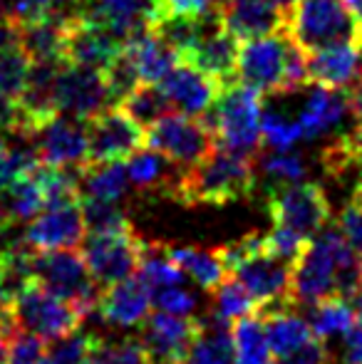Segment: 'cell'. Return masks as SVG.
<instances>
[{
    "mask_svg": "<svg viewBox=\"0 0 362 364\" xmlns=\"http://www.w3.org/2000/svg\"><path fill=\"white\" fill-rule=\"evenodd\" d=\"M258 156L218 144L203 161L183 168L171 198L183 206H226L256 188Z\"/></svg>",
    "mask_w": 362,
    "mask_h": 364,
    "instance_id": "6da1fadb",
    "label": "cell"
},
{
    "mask_svg": "<svg viewBox=\"0 0 362 364\" xmlns=\"http://www.w3.org/2000/svg\"><path fill=\"white\" fill-rule=\"evenodd\" d=\"M360 260L355 250L350 248L348 238L340 230V225H328L318 230L315 238H310L305 253L293 263L290 273V297L295 305H315L325 297L338 295L335 292V275L343 265Z\"/></svg>",
    "mask_w": 362,
    "mask_h": 364,
    "instance_id": "7a4b0ae2",
    "label": "cell"
},
{
    "mask_svg": "<svg viewBox=\"0 0 362 364\" xmlns=\"http://www.w3.org/2000/svg\"><path fill=\"white\" fill-rule=\"evenodd\" d=\"M263 95L251 90L243 82H228L223 85L213 107L198 119L218 136V144L233 149V151L258 156L263 141L261 117H263Z\"/></svg>",
    "mask_w": 362,
    "mask_h": 364,
    "instance_id": "3957f363",
    "label": "cell"
},
{
    "mask_svg": "<svg viewBox=\"0 0 362 364\" xmlns=\"http://www.w3.org/2000/svg\"><path fill=\"white\" fill-rule=\"evenodd\" d=\"M283 33L310 55L340 43L362 45V20L345 0H298Z\"/></svg>",
    "mask_w": 362,
    "mask_h": 364,
    "instance_id": "277c9868",
    "label": "cell"
},
{
    "mask_svg": "<svg viewBox=\"0 0 362 364\" xmlns=\"http://www.w3.org/2000/svg\"><path fill=\"white\" fill-rule=\"evenodd\" d=\"M33 278L50 292L73 302L82 317L97 312L105 292V288L92 278L80 248L33 250Z\"/></svg>",
    "mask_w": 362,
    "mask_h": 364,
    "instance_id": "5b68a950",
    "label": "cell"
},
{
    "mask_svg": "<svg viewBox=\"0 0 362 364\" xmlns=\"http://www.w3.org/2000/svg\"><path fill=\"white\" fill-rule=\"evenodd\" d=\"M144 248L147 240L137 233L134 225L112 230V233H87L80 245L92 278L102 288H110L139 273Z\"/></svg>",
    "mask_w": 362,
    "mask_h": 364,
    "instance_id": "8992f818",
    "label": "cell"
},
{
    "mask_svg": "<svg viewBox=\"0 0 362 364\" xmlns=\"http://www.w3.org/2000/svg\"><path fill=\"white\" fill-rule=\"evenodd\" d=\"M147 146L188 168L218 146V136L198 117L169 112L147 129Z\"/></svg>",
    "mask_w": 362,
    "mask_h": 364,
    "instance_id": "52a82bcc",
    "label": "cell"
},
{
    "mask_svg": "<svg viewBox=\"0 0 362 364\" xmlns=\"http://www.w3.org/2000/svg\"><path fill=\"white\" fill-rule=\"evenodd\" d=\"M13 310L20 330L33 332V335L43 337L45 342L78 330L85 320L73 302L50 292L38 280L28 283L18 292V297L13 300Z\"/></svg>",
    "mask_w": 362,
    "mask_h": 364,
    "instance_id": "ba28073f",
    "label": "cell"
},
{
    "mask_svg": "<svg viewBox=\"0 0 362 364\" xmlns=\"http://www.w3.org/2000/svg\"><path fill=\"white\" fill-rule=\"evenodd\" d=\"M268 213L275 225H285L313 238L330 220V203L318 183L288 181L268 191Z\"/></svg>",
    "mask_w": 362,
    "mask_h": 364,
    "instance_id": "9c48e42d",
    "label": "cell"
},
{
    "mask_svg": "<svg viewBox=\"0 0 362 364\" xmlns=\"http://www.w3.org/2000/svg\"><path fill=\"white\" fill-rule=\"evenodd\" d=\"M288 48L290 38L278 30L271 35L251 38L241 43L238 53L236 80L261 95H278L283 92L285 68H288Z\"/></svg>",
    "mask_w": 362,
    "mask_h": 364,
    "instance_id": "30bf717a",
    "label": "cell"
},
{
    "mask_svg": "<svg viewBox=\"0 0 362 364\" xmlns=\"http://www.w3.org/2000/svg\"><path fill=\"white\" fill-rule=\"evenodd\" d=\"M85 124L90 139V164L127 161L132 154L147 146V129L137 124L119 105L105 107Z\"/></svg>",
    "mask_w": 362,
    "mask_h": 364,
    "instance_id": "8fae6325",
    "label": "cell"
},
{
    "mask_svg": "<svg viewBox=\"0 0 362 364\" xmlns=\"http://www.w3.org/2000/svg\"><path fill=\"white\" fill-rule=\"evenodd\" d=\"M124 43L107 28L95 23L85 15V10L75 13L65 20V43H63V63L82 65V68L107 70L112 60L122 53Z\"/></svg>",
    "mask_w": 362,
    "mask_h": 364,
    "instance_id": "7c38bea8",
    "label": "cell"
},
{
    "mask_svg": "<svg viewBox=\"0 0 362 364\" xmlns=\"http://www.w3.org/2000/svg\"><path fill=\"white\" fill-rule=\"evenodd\" d=\"M60 114L87 122L105 107H112L105 73L82 65H63L55 82Z\"/></svg>",
    "mask_w": 362,
    "mask_h": 364,
    "instance_id": "4fadbf2b",
    "label": "cell"
},
{
    "mask_svg": "<svg viewBox=\"0 0 362 364\" xmlns=\"http://www.w3.org/2000/svg\"><path fill=\"white\" fill-rule=\"evenodd\" d=\"M198 330H201L198 317H181L156 310L142 322L139 342L154 364H183Z\"/></svg>",
    "mask_w": 362,
    "mask_h": 364,
    "instance_id": "5bb4252c",
    "label": "cell"
},
{
    "mask_svg": "<svg viewBox=\"0 0 362 364\" xmlns=\"http://www.w3.org/2000/svg\"><path fill=\"white\" fill-rule=\"evenodd\" d=\"M80 201L43 208L38 216L30 220L28 228H25V240H28L30 248L33 250L80 248L85 235H87L82 203Z\"/></svg>",
    "mask_w": 362,
    "mask_h": 364,
    "instance_id": "9a60e30c",
    "label": "cell"
},
{
    "mask_svg": "<svg viewBox=\"0 0 362 364\" xmlns=\"http://www.w3.org/2000/svg\"><path fill=\"white\" fill-rule=\"evenodd\" d=\"M38 156L50 166H85L90 164L87 124L75 117L60 114L33 136Z\"/></svg>",
    "mask_w": 362,
    "mask_h": 364,
    "instance_id": "2e32d148",
    "label": "cell"
},
{
    "mask_svg": "<svg viewBox=\"0 0 362 364\" xmlns=\"http://www.w3.org/2000/svg\"><path fill=\"white\" fill-rule=\"evenodd\" d=\"M290 273H293V265L285 263L278 255L268 253L266 248L251 253L231 270V275H236L251 290L258 307L290 297Z\"/></svg>",
    "mask_w": 362,
    "mask_h": 364,
    "instance_id": "e0dca14e",
    "label": "cell"
},
{
    "mask_svg": "<svg viewBox=\"0 0 362 364\" xmlns=\"http://www.w3.org/2000/svg\"><path fill=\"white\" fill-rule=\"evenodd\" d=\"M159 85L164 87V92L169 95L171 107L188 117L206 114L223 90L221 80L201 73L198 68H193V65H188V63H181V60Z\"/></svg>",
    "mask_w": 362,
    "mask_h": 364,
    "instance_id": "ac0fdd59",
    "label": "cell"
},
{
    "mask_svg": "<svg viewBox=\"0 0 362 364\" xmlns=\"http://www.w3.org/2000/svg\"><path fill=\"white\" fill-rule=\"evenodd\" d=\"M238 53H241V40L221 25V28L203 33L191 48L183 50L179 60L228 85V82H236Z\"/></svg>",
    "mask_w": 362,
    "mask_h": 364,
    "instance_id": "d6986e66",
    "label": "cell"
},
{
    "mask_svg": "<svg viewBox=\"0 0 362 364\" xmlns=\"http://www.w3.org/2000/svg\"><path fill=\"white\" fill-rule=\"evenodd\" d=\"M151 288L139 275H132L105 288L97 312L115 327H142V322L151 315Z\"/></svg>",
    "mask_w": 362,
    "mask_h": 364,
    "instance_id": "ffe728a7",
    "label": "cell"
},
{
    "mask_svg": "<svg viewBox=\"0 0 362 364\" xmlns=\"http://www.w3.org/2000/svg\"><path fill=\"white\" fill-rule=\"evenodd\" d=\"M218 10L223 28L231 30L241 43L278 33L285 25V15L268 0H221Z\"/></svg>",
    "mask_w": 362,
    "mask_h": 364,
    "instance_id": "44dd1931",
    "label": "cell"
},
{
    "mask_svg": "<svg viewBox=\"0 0 362 364\" xmlns=\"http://www.w3.org/2000/svg\"><path fill=\"white\" fill-rule=\"evenodd\" d=\"M159 13L156 0H97L85 15L107 28L124 43L127 38L142 33Z\"/></svg>",
    "mask_w": 362,
    "mask_h": 364,
    "instance_id": "7402d4cb",
    "label": "cell"
},
{
    "mask_svg": "<svg viewBox=\"0 0 362 364\" xmlns=\"http://www.w3.org/2000/svg\"><path fill=\"white\" fill-rule=\"evenodd\" d=\"M362 65V45L340 43L333 48L318 50L308 55V77L310 85L343 90Z\"/></svg>",
    "mask_w": 362,
    "mask_h": 364,
    "instance_id": "603a6c76",
    "label": "cell"
},
{
    "mask_svg": "<svg viewBox=\"0 0 362 364\" xmlns=\"http://www.w3.org/2000/svg\"><path fill=\"white\" fill-rule=\"evenodd\" d=\"M127 171H129L132 186H137L144 193H164L171 198L176 183H179L183 166L166 159L164 154L154 151V149L144 146L137 154L127 159Z\"/></svg>",
    "mask_w": 362,
    "mask_h": 364,
    "instance_id": "cb8c5ba5",
    "label": "cell"
},
{
    "mask_svg": "<svg viewBox=\"0 0 362 364\" xmlns=\"http://www.w3.org/2000/svg\"><path fill=\"white\" fill-rule=\"evenodd\" d=\"M308 100H305L303 114L298 117L300 127H303L305 139H315V136L325 134L333 127L343 124L345 117L350 114L348 107V97L343 90H333V87H323V85H310Z\"/></svg>",
    "mask_w": 362,
    "mask_h": 364,
    "instance_id": "d4e9b609",
    "label": "cell"
},
{
    "mask_svg": "<svg viewBox=\"0 0 362 364\" xmlns=\"http://www.w3.org/2000/svg\"><path fill=\"white\" fill-rule=\"evenodd\" d=\"M231 327L233 322L218 315L216 310L208 312L201 320V330L193 337L183 364H233Z\"/></svg>",
    "mask_w": 362,
    "mask_h": 364,
    "instance_id": "484cf974",
    "label": "cell"
},
{
    "mask_svg": "<svg viewBox=\"0 0 362 364\" xmlns=\"http://www.w3.org/2000/svg\"><path fill=\"white\" fill-rule=\"evenodd\" d=\"M166 250H169L171 260L179 265L183 273L196 280V285H201L208 292H213L231 275V270L223 263L218 248L203 250V248H191V245H166Z\"/></svg>",
    "mask_w": 362,
    "mask_h": 364,
    "instance_id": "4316f807",
    "label": "cell"
},
{
    "mask_svg": "<svg viewBox=\"0 0 362 364\" xmlns=\"http://www.w3.org/2000/svg\"><path fill=\"white\" fill-rule=\"evenodd\" d=\"M65 23L63 20H33L20 23V48L30 63H63Z\"/></svg>",
    "mask_w": 362,
    "mask_h": 364,
    "instance_id": "83f0119b",
    "label": "cell"
},
{
    "mask_svg": "<svg viewBox=\"0 0 362 364\" xmlns=\"http://www.w3.org/2000/svg\"><path fill=\"white\" fill-rule=\"evenodd\" d=\"M233 364H268L273 357L268 332L258 312L233 322Z\"/></svg>",
    "mask_w": 362,
    "mask_h": 364,
    "instance_id": "f1b7e54d",
    "label": "cell"
},
{
    "mask_svg": "<svg viewBox=\"0 0 362 364\" xmlns=\"http://www.w3.org/2000/svg\"><path fill=\"white\" fill-rule=\"evenodd\" d=\"M119 107L137 122V124L144 127V129H149L154 122H159L161 117L174 109L169 95H166L159 82H139V85L119 102Z\"/></svg>",
    "mask_w": 362,
    "mask_h": 364,
    "instance_id": "f546056e",
    "label": "cell"
},
{
    "mask_svg": "<svg viewBox=\"0 0 362 364\" xmlns=\"http://www.w3.org/2000/svg\"><path fill=\"white\" fill-rule=\"evenodd\" d=\"M310 330L318 340H333V337L348 335L355 327V312L350 300L340 295L325 297V300L310 305Z\"/></svg>",
    "mask_w": 362,
    "mask_h": 364,
    "instance_id": "4dcf8cb0",
    "label": "cell"
},
{
    "mask_svg": "<svg viewBox=\"0 0 362 364\" xmlns=\"http://www.w3.org/2000/svg\"><path fill=\"white\" fill-rule=\"evenodd\" d=\"M129 171L124 161L85 164L82 168V196L119 201L129 188Z\"/></svg>",
    "mask_w": 362,
    "mask_h": 364,
    "instance_id": "1f68e13d",
    "label": "cell"
},
{
    "mask_svg": "<svg viewBox=\"0 0 362 364\" xmlns=\"http://www.w3.org/2000/svg\"><path fill=\"white\" fill-rule=\"evenodd\" d=\"M137 275L149 285L151 292L161 288H171V285H183V280H186V273L171 260L166 245L159 243H147L139 273Z\"/></svg>",
    "mask_w": 362,
    "mask_h": 364,
    "instance_id": "d6a6232c",
    "label": "cell"
},
{
    "mask_svg": "<svg viewBox=\"0 0 362 364\" xmlns=\"http://www.w3.org/2000/svg\"><path fill=\"white\" fill-rule=\"evenodd\" d=\"M102 340L92 332L73 330L63 337H55L48 342V357L58 364H92Z\"/></svg>",
    "mask_w": 362,
    "mask_h": 364,
    "instance_id": "836d02e7",
    "label": "cell"
},
{
    "mask_svg": "<svg viewBox=\"0 0 362 364\" xmlns=\"http://www.w3.org/2000/svg\"><path fill=\"white\" fill-rule=\"evenodd\" d=\"M3 201L5 208H8V216L15 220H33L40 211L45 208V191L38 183V178L33 173L18 178L10 188H5Z\"/></svg>",
    "mask_w": 362,
    "mask_h": 364,
    "instance_id": "e575fe53",
    "label": "cell"
},
{
    "mask_svg": "<svg viewBox=\"0 0 362 364\" xmlns=\"http://www.w3.org/2000/svg\"><path fill=\"white\" fill-rule=\"evenodd\" d=\"M211 295H213V310L231 322L258 312L256 297L251 295V290H248L246 285L236 278V275H228V278L223 280V283L218 285Z\"/></svg>",
    "mask_w": 362,
    "mask_h": 364,
    "instance_id": "d590c367",
    "label": "cell"
},
{
    "mask_svg": "<svg viewBox=\"0 0 362 364\" xmlns=\"http://www.w3.org/2000/svg\"><path fill=\"white\" fill-rule=\"evenodd\" d=\"M82 216L87 233H112V230L129 228V218L124 216L117 201H105V198L82 196Z\"/></svg>",
    "mask_w": 362,
    "mask_h": 364,
    "instance_id": "8d00e7d4",
    "label": "cell"
},
{
    "mask_svg": "<svg viewBox=\"0 0 362 364\" xmlns=\"http://www.w3.org/2000/svg\"><path fill=\"white\" fill-rule=\"evenodd\" d=\"M70 3L75 0H8V13L10 18H15L18 23H33V20H68L80 10H70Z\"/></svg>",
    "mask_w": 362,
    "mask_h": 364,
    "instance_id": "74e56055",
    "label": "cell"
},
{
    "mask_svg": "<svg viewBox=\"0 0 362 364\" xmlns=\"http://www.w3.org/2000/svg\"><path fill=\"white\" fill-rule=\"evenodd\" d=\"M102 73H105L107 87H110V100H112V105H119V102L124 100V97L129 95V92L134 90V87L142 82L134 58H132V55L127 53L124 48H122V53L117 55L115 60H112L110 68L102 70Z\"/></svg>",
    "mask_w": 362,
    "mask_h": 364,
    "instance_id": "f35d334b",
    "label": "cell"
},
{
    "mask_svg": "<svg viewBox=\"0 0 362 364\" xmlns=\"http://www.w3.org/2000/svg\"><path fill=\"white\" fill-rule=\"evenodd\" d=\"M30 58L23 48H13L0 53V95L18 100L30 73Z\"/></svg>",
    "mask_w": 362,
    "mask_h": 364,
    "instance_id": "ab89813d",
    "label": "cell"
},
{
    "mask_svg": "<svg viewBox=\"0 0 362 364\" xmlns=\"http://www.w3.org/2000/svg\"><path fill=\"white\" fill-rule=\"evenodd\" d=\"M261 129H263V141L271 144L278 151H290L300 139H305L303 127L300 122H290L280 114H273V112H263L261 117Z\"/></svg>",
    "mask_w": 362,
    "mask_h": 364,
    "instance_id": "60d3db41",
    "label": "cell"
},
{
    "mask_svg": "<svg viewBox=\"0 0 362 364\" xmlns=\"http://www.w3.org/2000/svg\"><path fill=\"white\" fill-rule=\"evenodd\" d=\"M258 166L266 176L275 178L280 183H288V181H303L308 168H305L303 159L295 156V154L288 151H278L275 154H266V156H258Z\"/></svg>",
    "mask_w": 362,
    "mask_h": 364,
    "instance_id": "b9f144b4",
    "label": "cell"
},
{
    "mask_svg": "<svg viewBox=\"0 0 362 364\" xmlns=\"http://www.w3.org/2000/svg\"><path fill=\"white\" fill-rule=\"evenodd\" d=\"M308 243H310L308 235L298 233V230H293V228H285V225H275V223H273L271 233L266 235L268 253L278 255V258H283L285 263H290V265L305 253Z\"/></svg>",
    "mask_w": 362,
    "mask_h": 364,
    "instance_id": "7bdbcfd3",
    "label": "cell"
},
{
    "mask_svg": "<svg viewBox=\"0 0 362 364\" xmlns=\"http://www.w3.org/2000/svg\"><path fill=\"white\" fill-rule=\"evenodd\" d=\"M92 364H154L139 340H124L119 345H105L97 350Z\"/></svg>",
    "mask_w": 362,
    "mask_h": 364,
    "instance_id": "ee69618b",
    "label": "cell"
},
{
    "mask_svg": "<svg viewBox=\"0 0 362 364\" xmlns=\"http://www.w3.org/2000/svg\"><path fill=\"white\" fill-rule=\"evenodd\" d=\"M45 355H48V345H45L43 337L20 330L10 340L8 364H40L45 360Z\"/></svg>",
    "mask_w": 362,
    "mask_h": 364,
    "instance_id": "f6af8a7d",
    "label": "cell"
},
{
    "mask_svg": "<svg viewBox=\"0 0 362 364\" xmlns=\"http://www.w3.org/2000/svg\"><path fill=\"white\" fill-rule=\"evenodd\" d=\"M156 310L171 312V315L191 317L196 310V295L188 290H183V285H171V288H161L151 292Z\"/></svg>",
    "mask_w": 362,
    "mask_h": 364,
    "instance_id": "bcb514c9",
    "label": "cell"
},
{
    "mask_svg": "<svg viewBox=\"0 0 362 364\" xmlns=\"http://www.w3.org/2000/svg\"><path fill=\"white\" fill-rule=\"evenodd\" d=\"M338 225H340V230L345 233V238H348L350 248H353L355 255L362 260V206L355 201V198L343 208Z\"/></svg>",
    "mask_w": 362,
    "mask_h": 364,
    "instance_id": "7dc6e473",
    "label": "cell"
},
{
    "mask_svg": "<svg viewBox=\"0 0 362 364\" xmlns=\"http://www.w3.org/2000/svg\"><path fill=\"white\" fill-rule=\"evenodd\" d=\"M280 364H330V350L325 347V340L310 337L300 350H295L290 357L280 360Z\"/></svg>",
    "mask_w": 362,
    "mask_h": 364,
    "instance_id": "c3c4849f",
    "label": "cell"
},
{
    "mask_svg": "<svg viewBox=\"0 0 362 364\" xmlns=\"http://www.w3.org/2000/svg\"><path fill=\"white\" fill-rule=\"evenodd\" d=\"M216 0H164L161 3V15L164 13H181V15H203L213 8ZM159 18V15H156Z\"/></svg>",
    "mask_w": 362,
    "mask_h": 364,
    "instance_id": "681fc988",
    "label": "cell"
},
{
    "mask_svg": "<svg viewBox=\"0 0 362 364\" xmlns=\"http://www.w3.org/2000/svg\"><path fill=\"white\" fill-rule=\"evenodd\" d=\"M345 97H348V107H350V114H353L355 122H362V65L360 70L355 73L353 80L343 87Z\"/></svg>",
    "mask_w": 362,
    "mask_h": 364,
    "instance_id": "f907efd6",
    "label": "cell"
},
{
    "mask_svg": "<svg viewBox=\"0 0 362 364\" xmlns=\"http://www.w3.org/2000/svg\"><path fill=\"white\" fill-rule=\"evenodd\" d=\"M343 364H362V322L345 335Z\"/></svg>",
    "mask_w": 362,
    "mask_h": 364,
    "instance_id": "816d5d0a",
    "label": "cell"
},
{
    "mask_svg": "<svg viewBox=\"0 0 362 364\" xmlns=\"http://www.w3.org/2000/svg\"><path fill=\"white\" fill-rule=\"evenodd\" d=\"M350 305H353V312H355V320L362 322V285L358 290L350 295Z\"/></svg>",
    "mask_w": 362,
    "mask_h": 364,
    "instance_id": "f5cc1de1",
    "label": "cell"
},
{
    "mask_svg": "<svg viewBox=\"0 0 362 364\" xmlns=\"http://www.w3.org/2000/svg\"><path fill=\"white\" fill-rule=\"evenodd\" d=\"M268 3L275 5V8H278L280 13H283L285 18H288V13H290V10H293V5L298 3V0H268Z\"/></svg>",
    "mask_w": 362,
    "mask_h": 364,
    "instance_id": "db71d44e",
    "label": "cell"
},
{
    "mask_svg": "<svg viewBox=\"0 0 362 364\" xmlns=\"http://www.w3.org/2000/svg\"><path fill=\"white\" fill-rule=\"evenodd\" d=\"M8 355H10V340L0 337V364H8Z\"/></svg>",
    "mask_w": 362,
    "mask_h": 364,
    "instance_id": "11a10c76",
    "label": "cell"
},
{
    "mask_svg": "<svg viewBox=\"0 0 362 364\" xmlns=\"http://www.w3.org/2000/svg\"><path fill=\"white\" fill-rule=\"evenodd\" d=\"M345 3H348L350 8H353V13L362 20V0H345Z\"/></svg>",
    "mask_w": 362,
    "mask_h": 364,
    "instance_id": "9f6ffc18",
    "label": "cell"
},
{
    "mask_svg": "<svg viewBox=\"0 0 362 364\" xmlns=\"http://www.w3.org/2000/svg\"><path fill=\"white\" fill-rule=\"evenodd\" d=\"M355 201H358L360 206H362V181L358 183V191H355Z\"/></svg>",
    "mask_w": 362,
    "mask_h": 364,
    "instance_id": "6f0895ef",
    "label": "cell"
},
{
    "mask_svg": "<svg viewBox=\"0 0 362 364\" xmlns=\"http://www.w3.org/2000/svg\"><path fill=\"white\" fill-rule=\"evenodd\" d=\"M40 364H58V362H53V360H50V357H48V355H45V360H43V362H40Z\"/></svg>",
    "mask_w": 362,
    "mask_h": 364,
    "instance_id": "680465c9",
    "label": "cell"
},
{
    "mask_svg": "<svg viewBox=\"0 0 362 364\" xmlns=\"http://www.w3.org/2000/svg\"><path fill=\"white\" fill-rule=\"evenodd\" d=\"M161 3H164V0H156V5H159V13H156V15H161Z\"/></svg>",
    "mask_w": 362,
    "mask_h": 364,
    "instance_id": "91938a15",
    "label": "cell"
},
{
    "mask_svg": "<svg viewBox=\"0 0 362 364\" xmlns=\"http://www.w3.org/2000/svg\"><path fill=\"white\" fill-rule=\"evenodd\" d=\"M78 3H85V0H78Z\"/></svg>",
    "mask_w": 362,
    "mask_h": 364,
    "instance_id": "94428289",
    "label": "cell"
},
{
    "mask_svg": "<svg viewBox=\"0 0 362 364\" xmlns=\"http://www.w3.org/2000/svg\"><path fill=\"white\" fill-rule=\"evenodd\" d=\"M268 364H271V362H268ZM278 364H280V362H278Z\"/></svg>",
    "mask_w": 362,
    "mask_h": 364,
    "instance_id": "6125c7cd",
    "label": "cell"
}]
</instances>
